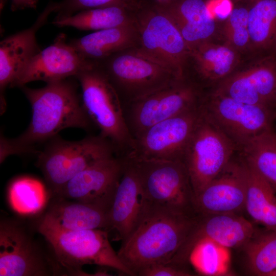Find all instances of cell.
<instances>
[{
	"label": "cell",
	"instance_id": "cell-1",
	"mask_svg": "<svg viewBox=\"0 0 276 276\" xmlns=\"http://www.w3.org/2000/svg\"><path fill=\"white\" fill-rule=\"evenodd\" d=\"M40 88L21 87L32 108V118L26 130L18 137L1 136V156L39 152L36 147L57 135L62 130L78 128L88 130L94 125L86 113L71 79L47 83Z\"/></svg>",
	"mask_w": 276,
	"mask_h": 276
},
{
	"label": "cell",
	"instance_id": "cell-2",
	"mask_svg": "<svg viewBox=\"0 0 276 276\" xmlns=\"http://www.w3.org/2000/svg\"><path fill=\"white\" fill-rule=\"evenodd\" d=\"M191 216L148 203L140 222L122 241L118 256L133 276L151 265L171 261L196 220Z\"/></svg>",
	"mask_w": 276,
	"mask_h": 276
},
{
	"label": "cell",
	"instance_id": "cell-3",
	"mask_svg": "<svg viewBox=\"0 0 276 276\" xmlns=\"http://www.w3.org/2000/svg\"><path fill=\"white\" fill-rule=\"evenodd\" d=\"M36 229L47 241L53 258L64 274L88 275L82 270V267L91 264L110 268L126 275H133L113 249L109 232L105 229L64 230L41 216L37 221Z\"/></svg>",
	"mask_w": 276,
	"mask_h": 276
},
{
	"label": "cell",
	"instance_id": "cell-4",
	"mask_svg": "<svg viewBox=\"0 0 276 276\" xmlns=\"http://www.w3.org/2000/svg\"><path fill=\"white\" fill-rule=\"evenodd\" d=\"M75 78L81 88L83 106L100 135L112 145L117 156L126 157L133 140L126 125L121 101L108 78L94 63Z\"/></svg>",
	"mask_w": 276,
	"mask_h": 276
},
{
	"label": "cell",
	"instance_id": "cell-5",
	"mask_svg": "<svg viewBox=\"0 0 276 276\" xmlns=\"http://www.w3.org/2000/svg\"><path fill=\"white\" fill-rule=\"evenodd\" d=\"M116 156L111 143L100 134L77 141H66L57 135L38 152L36 166L43 175L51 198L57 196L80 172Z\"/></svg>",
	"mask_w": 276,
	"mask_h": 276
},
{
	"label": "cell",
	"instance_id": "cell-6",
	"mask_svg": "<svg viewBox=\"0 0 276 276\" xmlns=\"http://www.w3.org/2000/svg\"><path fill=\"white\" fill-rule=\"evenodd\" d=\"M95 63L114 88L122 105L183 79L136 48L121 51Z\"/></svg>",
	"mask_w": 276,
	"mask_h": 276
},
{
	"label": "cell",
	"instance_id": "cell-7",
	"mask_svg": "<svg viewBox=\"0 0 276 276\" xmlns=\"http://www.w3.org/2000/svg\"><path fill=\"white\" fill-rule=\"evenodd\" d=\"M125 158L133 165L148 203L196 215L193 191L182 161Z\"/></svg>",
	"mask_w": 276,
	"mask_h": 276
},
{
	"label": "cell",
	"instance_id": "cell-8",
	"mask_svg": "<svg viewBox=\"0 0 276 276\" xmlns=\"http://www.w3.org/2000/svg\"><path fill=\"white\" fill-rule=\"evenodd\" d=\"M134 25L140 51L184 78L189 48L179 30L161 8L141 2L135 9Z\"/></svg>",
	"mask_w": 276,
	"mask_h": 276
},
{
	"label": "cell",
	"instance_id": "cell-9",
	"mask_svg": "<svg viewBox=\"0 0 276 276\" xmlns=\"http://www.w3.org/2000/svg\"><path fill=\"white\" fill-rule=\"evenodd\" d=\"M63 273L51 252L48 254L43 249L26 222L14 217H1V276H51Z\"/></svg>",
	"mask_w": 276,
	"mask_h": 276
},
{
	"label": "cell",
	"instance_id": "cell-10",
	"mask_svg": "<svg viewBox=\"0 0 276 276\" xmlns=\"http://www.w3.org/2000/svg\"><path fill=\"white\" fill-rule=\"evenodd\" d=\"M238 152L233 142L202 111L182 158L194 197L222 173Z\"/></svg>",
	"mask_w": 276,
	"mask_h": 276
},
{
	"label": "cell",
	"instance_id": "cell-11",
	"mask_svg": "<svg viewBox=\"0 0 276 276\" xmlns=\"http://www.w3.org/2000/svg\"><path fill=\"white\" fill-rule=\"evenodd\" d=\"M204 97L201 87L184 77L169 86L122 104L124 120L134 140L162 121L200 107Z\"/></svg>",
	"mask_w": 276,
	"mask_h": 276
},
{
	"label": "cell",
	"instance_id": "cell-12",
	"mask_svg": "<svg viewBox=\"0 0 276 276\" xmlns=\"http://www.w3.org/2000/svg\"><path fill=\"white\" fill-rule=\"evenodd\" d=\"M201 109L239 151L256 136L273 128L276 121V106L249 104L214 92L204 96Z\"/></svg>",
	"mask_w": 276,
	"mask_h": 276
},
{
	"label": "cell",
	"instance_id": "cell-13",
	"mask_svg": "<svg viewBox=\"0 0 276 276\" xmlns=\"http://www.w3.org/2000/svg\"><path fill=\"white\" fill-rule=\"evenodd\" d=\"M201 106L148 128L133 140L132 150L126 157L182 161L186 146L201 116Z\"/></svg>",
	"mask_w": 276,
	"mask_h": 276
},
{
	"label": "cell",
	"instance_id": "cell-14",
	"mask_svg": "<svg viewBox=\"0 0 276 276\" xmlns=\"http://www.w3.org/2000/svg\"><path fill=\"white\" fill-rule=\"evenodd\" d=\"M253 224L238 214L197 215L195 222L172 261L187 265L200 241L209 240L227 248L244 247L257 233Z\"/></svg>",
	"mask_w": 276,
	"mask_h": 276
},
{
	"label": "cell",
	"instance_id": "cell-15",
	"mask_svg": "<svg viewBox=\"0 0 276 276\" xmlns=\"http://www.w3.org/2000/svg\"><path fill=\"white\" fill-rule=\"evenodd\" d=\"M124 168L123 157L116 156L101 160L76 174L56 196L96 205L109 212Z\"/></svg>",
	"mask_w": 276,
	"mask_h": 276
},
{
	"label": "cell",
	"instance_id": "cell-16",
	"mask_svg": "<svg viewBox=\"0 0 276 276\" xmlns=\"http://www.w3.org/2000/svg\"><path fill=\"white\" fill-rule=\"evenodd\" d=\"M95 62L81 56L59 34L52 44L35 55L25 66L10 87L25 86L34 81L47 83L76 77Z\"/></svg>",
	"mask_w": 276,
	"mask_h": 276
},
{
	"label": "cell",
	"instance_id": "cell-17",
	"mask_svg": "<svg viewBox=\"0 0 276 276\" xmlns=\"http://www.w3.org/2000/svg\"><path fill=\"white\" fill-rule=\"evenodd\" d=\"M246 195L245 167L239 154L194 196V210L200 215L238 214L245 210Z\"/></svg>",
	"mask_w": 276,
	"mask_h": 276
},
{
	"label": "cell",
	"instance_id": "cell-18",
	"mask_svg": "<svg viewBox=\"0 0 276 276\" xmlns=\"http://www.w3.org/2000/svg\"><path fill=\"white\" fill-rule=\"evenodd\" d=\"M50 3L30 28L3 39L0 43L1 113L6 109L5 91L10 86L28 62L40 51L36 34L49 16L54 12Z\"/></svg>",
	"mask_w": 276,
	"mask_h": 276
},
{
	"label": "cell",
	"instance_id": "cell-19",
	"mask_svg": "<svg viewBox=\"0 0 276 276\" xmlns=\"http://www.w3.org/2000/svg\"><path fill=\"white\" fill-rule=\"evenodd\" d=\"M214 93L249 104L276 106V63L266 61L232 74Z\"/></svg>",
	"mask_w": 276,
	"mask_h": 276
},
{
	"label": "cell",
	"instance_id": "cell-20",
	"mask_svg": "<svg viewBox=\"0 0 276 276\" xmlns=\"http://www.w3.org/2000/svg\"><path fill=\"white\" fill-rule=\"evenodd\" d=\"M125 168L108 212V232L123 241L135 229L147 208V201L135 170L126 158Z\"/></svg>",
	"mask_w": 276,
	"mask_h": 276
},
{
	"label": "cell",
	"instance_id": "cell-21",
	"mask_svg": "<svg viewBox=\"0 0 276 276\" xmlns=\"http://www.w3.org/2000/svg\"><path fill=\"white\" fill-rule=\"evenodd\" d=\"M64 230L102 229L108 232V211L100 207L60 196L51 197L41 216Z\"/></svg>",
	"mask_w": 276,
	"mask_h": 276
},
{
	"label": "cell",
	"instance_id": "cell-22",
	"mask_svg": "<svg viewBox=\"0 0 276 276\" xmlns=\"http://www.w3.org/2000/svg\"><path fill=\"white\" fill-rule=\"evenodd\" d=\"M159 7L172 19L189 50L209 41L215 31V17L204 0H173Z\"/></svg>",
	"mask_w": 276,
	"mask_h": 276
},
{
	"label": "cell",
	"instance_id": "cell-23",
	"mask_svg": "<svg viewBox=\"0 0 276 276\" xmlns=\"http://www.w3.org/2000/svg\"><path fill=\"white\" fill-rule=\"evenodd\" d=\"M69 42L84 58L95 62L121 51L137 48L139 36L133 22L95 31Z\"/></svg>",
	"mask_w": 276,
	"mask_h": 276
},
{
	"label": "cell",
	"instance_id": "cell-24",
	"mask_svg": "<svg viewBox=\"0 0 276 276\" xmlns=\"http://www.w3.org/2000/svg\"><path fill=\"white\" fill-rule=\"evenodd\" d=\"M188 61L192 62L194 71V76L188 79L201 87V83H219L232 75L238 58L234 48L228 44L206 41L189 50Z\"/></svg>",
	"mask_w": 276,
	"mask_h": 276
},
{
	"label": "cell",
	"instance_id": "cell-25",
	"mask_svg": "<svg viewBox=\"0 0 276 276\" xmlns=\"http://www.w3.org/2000/svg\"><path fill=\"white\" fill-rule=\"evenodd\" d=\"M242 159L247 181L245 210L255 222L276 232V189Z\"/></svg>",
	"mask_w": 276,
	"mask_h": 276
},
{
	"label": "cell",
	"instance_id": "cell-26",
	"mask_svg": "<svg viewBox=\"0 0 276 276\" xmlns=\"http://www.w3.org/2000/svg\"><path fill=\"white\" fill-rule=\"evenodd\" d=\"M135 9L118 6L87 9L56 18L52 24L59 27L97 31L133 23Z\"/></svg>",
	"mask_w": 276,
	"mask_h": 276
},
{
	"label": "cell",
	"instance_id": "cell-27",
	"mask_svg": "<svg viewBox=\"0 0 276 276\" xmlns=\"http://www.w3.org/2000/svg\"><path fill=\"white\" fill-rule=\"evenodd\" d=\"M47 187L39 180L22 176L12 180L8 189V198L11 208L24 216L42 212L50 200Z\"/></svg>",
	"mask_w": 276,
	"mask_h": 276
},
{
	"label": "cell",
	"instance_id": "cell-28",
	"mask_svg": "<svg viewBox=\"0 0 276 276\" xmlns=\"http://www.w3.org/2000/svg\"><path fill=\"white\" fill-rule=\"evenodd\" d=\"M239 153L276 189V134L273 128L250 140Z\"/></svg>",
	"mask_w": 276,
	"mask_h": 276
},
{
	"label": "cell",
	"instance_id": "cell-29",
	"mask_svg": "<svg viewBox=\"0 0 276 276\" xmlns=\"http://www.w3.org/2000/svg\"><path fill=\"white\" fill-rule=\"evenodd\" d=\"M250 41L266 48L276 41V0H256L248 9Z\"/></svg>",
	"mask_w": 276,
	"mask_h": 276
},
{
	"label": "cell",
	"instance_id": "cell-30",
	"mask_svg": "<svg viewBox=\"0 0 276 276\" xmlns=\"http://www.w3.org/2000/svg\"><path fill=\"white\" fill-rule=\"evenodd\" d=\"M244 247L253 274L270 276L276 270V232H257Z\"/></svg>",
	"mask_w": 276,
	"mask_h": 276
},
{
	"label": "cell",
	"instance_id": "cell-31",
	"mask_svg": "<svg viewBox=\"0 0 276 276\" xmlns=\"http://www.w3.org/2000/svg\"><path fill=\"white\" fill-rule=\"evenodd\" d=\"M229 258L228 248L210 240H202L192 249L189 262L200 273L218 275L227 272Z\"/></svg>",
	"mask_w": 276,
	"mask_h": 276
},
{
	"label": "cell",
	"instance_id": "cell-32",
	"mask_svg": "<svg viewBox=\"0 0 276 276\" xmlns=\"http://www.w3.org/2000/svg\"><path fill=\"white\" fill-rule=\"evenodd\" d=\"M223 34L233 48H242L248 43V9L240 7L232 10L224 24Z\"/></svg>",
	"mask_w": 276,
	"mask_h": 276
},
{
	"label": "cell",
	"instance_id": "cell-33",
	"mask_svg": "<svg viewBox=\"0 0 276 276\" xmlns=\"http://www.w3.org/2000/svg\"><path fill=\"white\" fill-rule=\"evenodd\" d=\"M141 0H63L54 3L56 18L72 15L80 11L109 6H122L135 9Z\"/></svg>",
	"mask_w": 276,
	"mask_h": 276
},
{
	"label": "cell",
	"instance_id": "cell-34",
	"mask_svg": "<svg viewBox=\"0 0 276 276\" xmlns=\"http://www.w3.org/2000/svg\"><path fill=\"white\" fill-rule=\"evenodd\" d=\"M192 273L181 265L172 262L155 264L141 270L139 276H190Z\"/></svg>",
	"mask_w": 276,
	"mask_h": 276
},
{
	"label": "cell",
	"instance_id": "cell-35",
	"mask_svg": "<svg viewBox=\"0 0 276 276\" xmlns=\"http://www.w3.org/2000/svg\"><path fill=\"white\" fill-rule=\"evenodd\" d=\"M11 9L12 11L23 10L26 8L35 9L38 0H11Z\"/></svg>",
	"mask_w": 276,
	"mask_h": 276
},
{
	"label": "cell",
	"instance_id": "cell-36",
	"mask_svg": "<svg viewBox=\"0 0 276 276\" xmlns=\"http://www.w3.org/2000/svg\"><path fill=\"white\" fill-rule=\"evenodd\" d=\"M173 1V0H143L141 2L151 4L159 7H163L168 5Z\"/></svg>",
	"mask_w": 276,
	"mask_h": 276
},
{
	"label": "cell",
	"instance_id": "cell-37",
	"mask_svg": "<svg viewBox=\"0 0 276 276\" xmlns=\"http://www.w3.org/2000/svg\"><path fill=\"white\" fill-rule=\"evenodd\" d=\"M275 126H276V124H275ZM273 130H274V132H275V133L276 134V126H275V129L273 128Z\"/></svg>",
	"mask_w": 276,
	"mask_h": 276
},
{
	"label": "cell",
	"instance_id": "cell-38",
	"mask_svg": "<svg viewBox=\"0 0 276 276\" xmlns=\"http://www.w3.org/2000/svg\"><path fill=\"white\" fill-rule=\"evenodd\" d=\"M275 45H276V41H275Z\"/></svg>",
	"mask_w": 276,
	"mask_h": 276
}]
</instances>
